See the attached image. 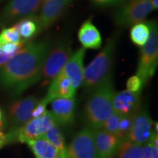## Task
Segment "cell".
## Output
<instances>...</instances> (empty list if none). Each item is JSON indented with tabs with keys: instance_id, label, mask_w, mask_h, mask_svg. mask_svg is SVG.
<instances>
[{
	"instance_id": "obj_12",
	"label": "cell",
	"mask_w": 158,
	"mask_h": 158,
	"mask_svg": "<svg viewBox=\"0 0 158 158\" xmlns=\"http://www.w3.org/2000/svg\"><path fill=\"white\" fill-rule=\"evenodd\" d=\"M38 102L35 96H29L17 100L10 108V119L13 130L22 127L31 118V112Z\"/></svg>"
},
{
	"instance_id": "obj_30",
	"label": "cell",
	"mask_w": 158,
	"mask_h": 158,
	"mask_svg": "<svg viewBox=\"0 0 158 158\" xmlns=\"http://www.w3.org/2000/svg\"><path fill=\"white\" fill-rule=\"evenodd\" d=\"M94 5L102 7H110L121 5L120 0H90Z\"/></svg>"
},
{
	"instance_id": "obj_17",
	"label": "cell",
	"mask_w": 158,
	"mask_h": 158,
	"mask_svg": "<svg viewBox=\"0 0 158 158\" xmlns=\"http://www.w3.org/2000/svg\"><path fill=\"white\" fill-rule=\"evenodd\" d=\"M94 143L98 158H112L121 139L102 128L94 130Z\"/></svg>"
},
{
	"instance_id": "obj_24",
	"label": "cell",
	"mask_w": 158,
	"mask_h": 158,
	"mask_svg": "<svg viewBox=\"0 0 158 158\" xmlns=\"http://www.w3.org/2000/svg\"><path fill=\"white\" fill-rule=\"evenodd\" d=\"M122 116V115H121V114L114 111L113 113L106 118V121L102 124L101 128L102 130H106L108 133H111L116 136L118 124H119Z\"/></svg>"
},
{
	"instance_id": "obj_10",
	"label": "cell",
	"mask_w": 158,
	"mask_h": 158,
	"mask_svg": "<svg viewBox=\"0 0 158 158\" xmlns=\"http://www.w3.org/2000/svg\"><path fill=\"white\" fill-rule=\"evenodd\" d=\"M74 0H43L39 15L35 16L40 32L52 27L62 18Z\"/></svg>"
},
{
	"instance_id": "obj_21",
	"label": "cell",
	"mask_w": 158,
	"mask_h": 158,
	"mask_svg": "<svg viewBox=\"0 0 158 158\" xmlns=\"http://www.w3.org/2000/svg\"><path fill=\"white\" fill-rule=\"evenodd\" d=\"M149 36L150 27L148 21L136 23L131 27L130 31V37L132 43L140 48L147 43Z\"/></svg>"
},
{
	"instance_id": "obj_28",
	"label": "cell",
	"mask_w": 158,
	"mask_h": 158,
	"mask_svg": "<svg viewBox=\"0 0 158 158\" xmlns=\"http://www.w3.org/2000/svg\"><path fill=\"white\" fill-rule=\"evenodd\" d=\"M140 158H158V147L148 141L141 146Z\"/></svg>"
},
{
	"instance_id": "obj_2",
	"label": "cell",
	"mask_w": 158,
	"mask_h": 158,
	"mask_svg": "<svg viewBox=\"0 0 158 158\" xmlns=\"http://www.w3.org/2000/svg\"><path fill=\"white\" fill-rule=\"evenodd\" d=\"M118 36V33H114L108 39L101 51L84 68L81 86L86 92L91 93L107 79L112 77L114 56L117 48Z\"/></svg>"
},
{
	"instance_id": "obj_25",
	"label": "cell",
	"mask_w": 158,
	"mask_h": 158,
	"mask_svg": "<svg viewBox=\"0 0 158 158\" xmlns=\"http://www.w3.org/2000/svg\"><path fill=\"white\" fill-rule=\"evenodd\" d=\"M135 115H122L119 124H118V131L116 136L119 139L127 138L131 130L132 124H133V117Z\"/></svg>"
},
{
	"instance_id": "obj_34",
	"label": "cell",
	"mask_w": 158,
	"mask_h": 158,
	"mask_svg": "<svg viewBox=\"0 0 158 158\" xmlns=\"http://www.w3.org/2000/svg\"><path fill=\"white\" fill-rule=\"evenodd\" d=\"M3 124H4L3 114H2V110L0 109V130H2V129Z\"/></svg>"
},
{
	"instance_id": "obj_18",
	"label": "cell",
	"mask_w": 158,
	"mask_h": 158,
	"mask_svg": "<svg viewBox=\"0 0 158 158\" xmlns=\"http://www.w3.org/2000/svg\"><path fill=\"white\" fill-rule=\"evenodd\" d=\"M78 38L84 49L96 50L102 46L101 35L91 19L85 21L81 26L78 32Z\"/></svg>"
},
{
	"instance_id": "obj_4",
	"label": "cell",
	"mask_w": 158,
	"mask_h": 158,
	"mask_svg": "<svg viewBox=\"0 0 158 158\" xmlns=\"http://www.w3.org/2000/svg\"><path fill=\"white\" fill-rule=\"evenodd\" d=\"M150 36L141 48L136 74L145 84L155 73L158 63V28L155 21H149Z\"/></svg>"
},
{
	"instance_id": "obj_9",
	"label": "cell",
	"mask_w": 158,
	"mask_h": 158,
	"mask_svg": "<svg viewBox=\"0 0 158 158\" xmlns=\"http://www.w3.org/2000/svg\"><path fill=\"white\" fill-rule=\"evenodd\" d=\"M65 155L68 158H98L94 130L88 127L81 130L66 147Z\"/></svg>"
},
{
	"instance_id": "obj_20",
	"label": "cell",
	"mask_w": 158,
	"mask_h": 158,
	"mask_svg": "<svg viewBox=\"0 0 158 158\" xmlns=\"http://www.w3.org/2000/svg\"><path fill=\"white\" fill-rule=\"evenodd\" d=\"M141 146L128 138L121 140L112 158H140Z\"/></svg>"
},
{
	"instance_id": "obj_19",
	"label": "cell",
	"mask_w": 158,
	"mask_h": 158,
	"mask_svg": "<svg viewBox=\"0 0 158 158\" xmlns=\"http://www.w3.org/2000/svg\"><path fill=\"white\" fill-rule=\"evenodd\" d=\"M26 143L31 149L35 158H61L64 153H61L44 138L29 140Z\"/></svg>"
},
{
	"instance_id": "obj_11",
	"label": "cell",
	"mask_w": 158,
	"mask_h": 158,
	"mask_svg": "<svg viewBox=\"0 0 158 158\" xmlns=\"http://www.w3.org/2000/svg\"><path fill=\"white\" fill-rule=\"evenodd\" d=\"M155 122L150 117L147 110L145 108L139 109L134 116L131 130L127 138L134 143L143 146L150 141L155 132L152 128Z\"/></svg>"
},
{
	"instance_id": "obj_6",
	"label": "cell",
	"mask_w": 158,
	"mask_h": 158,
	"mask_svg": "<svg viewBox=\"0 0 158 158\" xmlns=\"http://www.w3.org/2000/svg\"><path fill=\"white\" fill-rule=\"evenodd\" d=\"M153 11L149 0H128L121 4L113 15L114 22L120 28L143 22Z\"/></svg>"
},
{
	"instance_id": "obj_22",
	"label": "cell",
	"mask_w": 158,
	"mask_h": 158,
	"mask_svg": "<svg viewBox=\"0 0 158 158\" xmlns=\"http://www.w3.org/2000/svg\"><path fill=\"white\" fill-rule=\"evenodd\" d=\"M21 38L29 40L38 34L39 25L35 17L20 20L14 25Z\"/></svg>"
},
{
	"instance_id": "obj_15",
	"label": "cell",
	"mask_w": 158,
	"mask_h": 158,
	"mask_svg": "<svg viewBox=\"0 0 158 158\" xmlns=\"http://www.w3.org/2000/svg\"><path fill=\"white\" fill-rule=\"evenodd\" d=\"M141 93L125 89L115 92L113 98L114 112L121 115H135L140 109Z\"/></svg>"
},
{
	"instance_id": "obj_26",
	"label": "cell",
	"mask_w": 158,
	"mask_h": 158,
	"mask_svg": "<svg viewBox=\"0 0 158 158\" xmlns=\"http://www.w3.org/2000/svg\"><path fill=\"white\" fill-rule=\"evenodd\" d=\"M21 41H22L21 37L14 25L9 28L4 29L0 33V43L2 45L8 43H19Z\"/></svg>"
},
{
	"instance_id": "obj_37",
	"label": "cell",
	"mask_w": 158,
	"mask_h": 158,
	"mask_svg": "<svg viewBox=\"0 0 158 158\" xmlns=\"http://www.w3.org/2000/svg\"><path fill=\"white\" fill-rule=\"evenodd\" d=\"M2 43H0V47H1V46H2Z\"/></svg>"
},
{
	"instance_id": "obj_13",
	"label": "cell",
	"mask_w": 158,
	"mask_h": 158,
	"mask_svg": "<svg viewBox=\"0 0 158 158\" xmlns=\"http://www.w3.org/2000/svg\"><path fill=\"white\" fill-rule=\"evenodd\" d=\"M85 55L86 49L84 48H78L72 53L68 62L65 63L62 69L76 90L82 85L84 73Z\"/></svg>"
},
{
	"instance_id": "obj_33",
	"label": "cell",
	"mask_w": 158,
	"mask_h": 158,
	"mask_svg": "<svg viewBox=\"0 0 158 158\" xmlns=\"http://www.w3.org/2000/svg\"><path fill=\"white\" fill-rule=\"evenodd\" d=\"M150 5L153 10H157L158 9V0H149Z\"/></svg>"
},
{
	"instance_id": "obj_36",
	"label": "cell",
	"mask_w": 158,
	"mask_h": 158,
	"mask_svg": "<svg viewBox=\"0 0 158 158\" xmlns=\"http://www.w3.org/2000/svg\"><path fill=\"white\" fill-rule=\"evenodd\" d=\"M61 158H68V157H67V156H66V155H65V154H64V155H63V156H62V157H61Z\"/></svg>"
},
{
	"instance_id": "obj_8",
	"label": "cell",
	"mask_w": 158,
	"mask_h": 158,
	"mask_svg": "<svg viewBox=\"0 0 158 158\" xmlns=\"http://www.w3.org/2000/svg\"><path fill=\"white\" fill-rule=\"evenodd\" d=\"M43 0H10L0 15V24H10L20 20L36 16Z\"/></svg>"
},
{
	"instance_id": "obj_27",
	"label": "cell",
	"mask_w": 158,
	"mask_h": 158,
	"mask_svg": "<svg viewBox=\"0 0 158 158\" xmlns=\"http://www.w3.org/2000/svg\"><path fill=\"white\" fill-rule=\"evenodd\" d=\"M144 86L143 82L137 75L130 77L126 82V89L133 92L141 93Z\"/></svg>"
},
{
	"instance_id": "obj_14",
	"label": "cell",
	"mask_w": 158,
	"mask_h": 158,
	"mask_svg": "<svg viewBox=\"0 0 158 158\" xmlns=\"http://www.w3.org/2000/svg\"><path fill=\"white\" fill-rule=\"evenodd\" d=\"M51 103V113L59 126L68 127L73 124L75 118L76 98H56Z\"/></svg>"
},
{
	"instance_id": "obj_35",
	"label": "cell",
	"mask_w": 158,
	"mask_h": 158,
	"mask_svg": "<svg viewBox=\"0 0 158 158\" xmlns=\"http://www.w3.org/2000/svg\"><path fill=\"white\" fill-rule=\"evenodd\" d=\"M127 1H128V0H120V2H121V4L125 2H127Z\"/></svg>"
},
{
	"instance_id": "obj_7",
	"label": "cell",
	"mask_w": 158,
	"mask_h": 158,
	"mask_svg": "<svg viewBox=\"0 0 158 158\" xmlns=\"http://www.w3.org/2000/svg\"><path fill=\"white\" fill-rule=\"evenodd\" d=\"M72 53V43L69 40H61L51 46L43 62L40 80L51 81L62 70Z\"/></svg>"
},
{
	"instance_id": "obj_1",
	"label": "cell",
	"mask_w": 158,
	"mask_h": 158,
	"mask_svg": "<svg viewBox=\"0 0 158 158\" xmlns=\"http://www.w3.org/2000/svg\"><path fill=\"white\" fill-rule=\"evenodd\" d=\"M51 46L49 40L26 45L0 68V86L15 96L39 82L45 56Z\"/></svg>"
},
{
	"instance_id": "obj_31",
	"label": "cell",
	"mask_w": 158,
	"mask_h": 158,
	"mask_svg": "<svg viewBox=\"0 0 158 158\" xmlns=\"http://www.w3.org/2000/svg\"><path fill=\"white\" fill-rule=\"evenodd\" d=\"M13 56L15 55L6 54L0 49V68L5 65Z\"/></svg>"
},
{
	"instance_id": "obj_5",
	"label": "cell",
	"mask_w": 158,
	"mask_h": 158,
	"mask_svg": "<svg viewBox=\"0 0 158 158\" xmlns=\"http://www.w3.org/2000/svg\"><path fill=\"white\" fill-rule=\"evenodd\" d=\"M55 123L51 111L46 110L38 117L31 118L22 127L12 130L6 135V145L16 141L26 143L29 140L42 138Z\"/></svg>"
},
{
	"instance_id": "obj_3",
	"label": "cell",
	"mask_w": 158,
	"mask_h": 158,
	"mask_svg": "<svg viewBox=\"0 0 158 158\" xmlns=\"http://www.w3.org/2000/svg\"><path fill=\"white\" fill-rule=\"evenodd\" d=\"M115 92L112 77L91 92L84 109V118L88 127L94 130L100 129L106 118L113 113Z\"/></svg>"
},
{
	"instance_id": "obj_32",
	"label": "cell",
	"mask_w": 158,
	"mask_h": 158,
	"mask_svg": "<svg viewBox=\"0 0 158 158\" xmlns=\"http://www.w3.org/2000/svg\"><path fill=\"white\" fill-rule=\"evenodd\" d=\"M6 145V135L0 130V149Z\"/></svg>"
},
{
	"instance_id": "obj_23",
	"label": "cell",
	"mask_w": 158,
	"mask_h": 158,
	"mask_svg": "<svg viewBox=\"0 0 158 158\" xmlns=\"http://www.w3.org/2000/svg\"><path fill=\"white\" fill-rule=\"evenodd\" d=\"M42 138H44L45 139L50 142L54 147L59 150L61 153L65 152L66 146H65L64 135H63L60 129H59V125L56 123H55L44 134V135Z\"/></svg>"
},
{
	"instance_id": "obj_29",
	"label": "cell",
	"mask_w": 158,
	"mask_h": 158,
	"mask_svg": "<svg viewBox=\"0 0 158 158\" xmlns=\"http://www.w3.org/2000/svg\"><path fill=\"white\" fill-rule=\"evenodd\" d=\"M48 102L45 101L44 99L41 100L40 101L37 102L32 112H31V118H36L41 116L46 111V108Z\"/></svg>"
},
{
	"instance_id": "obj_16",
	"label": "cell",
	"mask_w": 158,
	"mask_h": 158,
	"mask_svg": "<svg viewBox=\"0 0 158 158\" xmlns=\"http://www.w3.org/2000/svg\"><path fill=\"white\" fill-rule=\"evenodd\" d=\"M76 90L72 86L68 77L61 70L51 80L44 100L48 103L56 98H75Z\"/></svg>"
}]
</instances>
